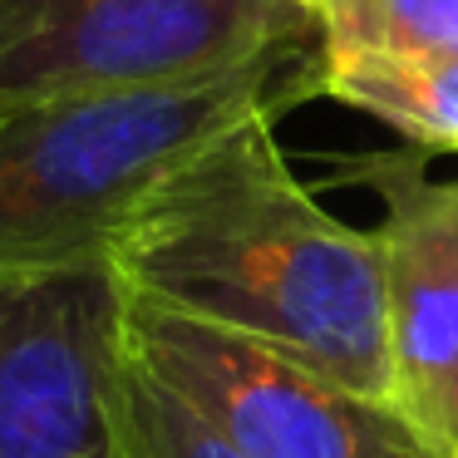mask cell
Wrapping results in <instances>:
<instances>
[{"instance_id":"52a82bcc","label":"cell","mask_w":458,"mask_h":458,"mask_svg":"<svg viewBox=\"0 0 458 458\" xmlns=\"http://www.w3.org/2000/svg\"><path fill=\"white\" fill-rule=\"evenodd\" d=\"M316 94L369 114L424 153H458V55H316Z\"/></svg>"},{"instance_id":"8992f818","label":"cell","mask_w":458,"mask_h":458,"mask_svg":"<svg viewBox=\"0 0 458 458\" xmlns=\"http://www.w3.org/2000/svg\"><path fill=\"white\" fill-rule=\"evenodd\" d=\"M350 178L379 192V257L394 399L458 458V178H428L424 148L360 158Z\"/></svg>"},{"instance_id":"5b68a950","label":"cell","mask_w":458,"mask_h":458,"mask_svg":"<svg viewBox=\"0 0 458 458\" xmlns=\"http://www.w3.org/2000/svg\"><path fill=\"white\" fill-rule=\"evenodd\" d=\"M119 360L114 261L0 276V458H114Z\"/></svg>"},{"instance_id":"7a4b0ae2","label":"cell","mask_w":458,"mask_h":458,"mask_svg":"<svg viewBox=\"0 0 458 458\" xmlns=\"http://www.w3.org/2000/svg\"><path fill=\"white\" fill-rule=\"evenodd\" d=\"M316 55L163 89L0 109V276L114 261V242L188 153L316 94Z\"/></svg>"},{"instance_id":"ba28073f","label":"cell","mask_w":458,"mask_h":458,"mask_svg":"<svg viewBox=\"0 0 458 458\" xmlns=\"http://www.w3.org/2000/svg\"><path fill=\"white\" fill-rule=\"evenodd\" d=\"M320 55H458V0H316Z\"/></svg>"},{"instance_id":"3957f363","label":"cell","mask_w":458,"mask_h":458,"mask_svg":"<svg viewBox=\"0 0 458 458\" xmlns=\"http://www.w3.org/2000/svg\"><path fill=\"white\" fill-rule=\"evenodd\" d=\"M320 50L296 0H0V109L163 89Z\"/></svg>"},{"instance_id":"30bf717a","label":"cell","mask_w":458,"mask_h":458,"mask_svg":"<svg viewBox=\"0 0 458 458\" xmlns=\"http://www.w3.org/2000/svg\"><path fill=\"white\" fill-rule=\"evenodd\" d=\"M114 434H119V428H114ZM114 458H133L129 448H123V438H119V444H114Z\"/></svg>"},{"instance_id":"277c9868","label":"cell","mask_w":458,"mask_h":458,"mask_svg":"<svg viewBox=\"0 0 458 458\" xmlns=\"http://www.w3.org/2000/svg\"><path fill=\"white\" fill-rule=\"evenodd\" d=\"M123 350L247 458H444L394 399L123 286Z\"/></svg>"},{"instance_id":"9c48e42d","label":"cell","mask_w":458,"mask_h":458,"mask_svg":"<svg viewBox=\"0 0 458 458\" xmlns=\"http://www.w3.org/2000/svg\"><path fill=\"white\" fill-rule=\"evenodd\" d=\"M114 428L133 458H247L178 389H168L139 360H129V350L114 379Z\"/></svg>"},{"instance_id":"8fae6325","label":"cell","mask_w":458,"mask_h":458,"mask_svg":"<svg viewBox=\"0 0 458 458\" xmlns=\"http://www.w3.org/2000/svg\"><path fill=\"white\" fill-rule=\"evenodd\" d=\"M296 5H306V11H316V0H296Z\"/></svg>"},{"instance_id":"6da1fadb","label":"cell","mask_w":458,"mask_h":458,"mask_svg":"<svg viewBox=\"0 0 458 458\" xmlns=\"http://www.w3.org/2000/svg\"><path fill=\"white\" fill-rule=\"evenodd\" d=\"M114 271L158 306L394 399L379 237L310 198L276 114H251L163 173L114 242Z\"/></svg>"}]
</instances>
